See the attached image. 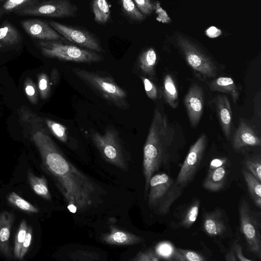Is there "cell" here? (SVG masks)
<instances>
[{
    "mask_svg": "<svg viewBox=\"0 0 261 261\" xmlns=\"http://www.w3.org/2000/svg\"><path fill=\"white\" fill-rule=\"evenodd\" d=\"M33 140L68 207L84 212L96 205L97 185L69 161L46 131L42 128L35 132Z\"/></svg>",
    "mask_w": 261,
    "mask_h": 261,
    "instance_id": "1",
    "label": "cell"
},
{
    "mask_svg": "<svg viewBox=\"0 0 261 261\" xmlns=\"http://www.w3.org/2000/svg\"><path fill=\"white\" fill-rule=\"evenodd\" d=\"M185 145V133L180 124L155 109L143 147L145 199L151 176L161 170L169 172L172 164L180 159V151Z\"/></svg>",
    "mask_w": 261,
    "mask_h": 261,
    "instance_id": "2",
    "label": "cell"
},
{
    "mask_svg": "<svg viewBox=\"0 0 261 261\" xmlns=\"http://www.w3.org/2000/svg\"><path fill=\"white\" fill-rule=\"evenodd\" d=\"M174 44L199 79L205 80L216 77L218 69L215 61L191 38L176 32Z\"/></svg>",
    "mask_w": 261,
    "mask_h": 261,
    "instance_id": "3",
    "label": "cell"
},
{
    "mask_svg": "<svg viewBox=\"0 0 261 261\" xmlns=\"http://www.w3.org/2000/svg\"><path fill=\"white\" fill-rule=\"evenodd\" d=\"M72 72L101 97L115 107L123 110L129 108L126 93L109 73L78 68H73Z\"/></svg>",
    "mask_w": 261,
    "mask_h": 261,
    "instance_id": "4",
    "label": "cell"
},
{
    "mask_svg": "<svg viewBox=\"0 0 261 261\" xmlns=\"http://www.w3.org/2000/svg\"><path fill=\"white\" fill-rule=\"evenodd\" d=\"M183 190L166 173H157L150 179L147 194L150 208L161 215L169 213L172 204L181 196Z\"/></svg>",
    "mask_w": 261,
    "mask_h": 261,
    "instance_id": "5",
    "label": "cell"
},
{
    "mask_svg": "<svg viewBox=\"0 0 261 261\" xmlns=\"http://www.w3.org/2000/svg\"><path fill=\"white\" fill-rule=\"evenodd\" d=\"M38 45L44 56L60 60L91 63L103 60L96 51L67 42L64 38L57 40H39Z\"/></svg>",
    "mask_w": 261,
    "mask_h": 261,
    "instance_id": "6",
    "label": "cell"
},
{
    "mask_svg": "<svg viewBox=\"0 0 261 261\" xmlns=\"http://www.w3.org/2000/svg\"><path fill=\"white\" fill-rule=\"evenodd\" d=\"M92 140L101 155L108 162L126 170L127 168L124 149L117 131L107 129L103 134L98 132L91 133Z\"/></svg>",
    "mask_w": 261,
    "mask_h": 261,
    "instance_id": "7",
    "label": "cell"
},
{
    "mask_svg": "<svg viewBox=\"0 0 261 261\" xmlns=\"http://www.w3.org/2000/svg\"><path fill=\"white\" fill-rule=\"evenodd\" d=\"M240 231L248 249L261 259V222L259 214L253 211L249 203L242 200L239 206Z\"/></svg>",
    "mask_w": 261,
    "mask_h": 261,
    "instance_id": "8",
    "label": "cell"
},
{
    "mask_svg": "<svg viewBox=\"0 0 261 261\" xmlns=\"http://www.w3.org/2000/svg\"><path fill=\"white\" fill-rule=\"evenodd\" d=\"M77 10V7L69 0H38L14 13L19 15L64 18L74 17Z\"/></svg>",
    "mask_w": 261,
    "mask_h": 261,
    "instance_id": "9",
    "label": "cell"
},
{
    "mask_svg": "<svg viewBox=\"0 0 261 261\" xmlns=\"http://www.w3.org/2000/svg\"><path fill=\"white\" fill-rule=\"evenodd\" d=\"M207 144V137L203 133L191 146L175 179L182 190L194 178L201 163Z\"/></svg>",
    "mask_w": 261,
    "mask_h": 261,
    "instance_id": "10",
    "label": "cell"
},
{
    "mask_svg": "<svg viewBox=\"0 0 261 261\" xmlns=\"http://www.w3.org/2000/svg\"><path fill=\"white\" fill-rule=\"evenodd\" d=\"M48 23L65 39L72 43L96 52L103 51L99 39L89 31L54 21Z\"/></svg>",
    "mask_w": 261,
    "mask_h": 261,
    "instance_id": "11",
    "label": "cell"
},
{
    "mask_svg": "<svg viewBox=\"0 0 261 261\" xmlns=\"http://www.w3.org/2000/svg\"><path fill=\"white\" fill-rule=\"evenodd\" d=\"M202 226L204 232L211 237L224 238L232 234L227 215L220 208L204 213Z\"/></svg>",
    "mask_w": 261,
    "mask_h": 261,
    "instance_id": "12",
    "label": "cell"
},
{
    "mask_svg": "<svg viewBox=\"0 0 261 261\" xmlns=\"http://www.w3.org/2000/svg\"><path fill=\"white\" fill-rule=\"evenodd\" d=\"M184 102L190 123L196 127L204 110V96L202 87L197 84L192 85L186 94Z\"/></svg>",
    "mask_w": 261,
    "mask_h": 261,
    "instance_id": "13",
    "label": "cell"
},
{
    "mask_svg": "<svg viewBox=\"0 0 261 261\" xmlns=\"http://www.w3.org/2000/svg\"><path fill=\"white\" fill-rule=\"evenodd\" d=\"M261 140L256 129L243 118H240L238 127L232 140V147L241 151L247 147L260 146Z\"/></svg>",
    "mask_w": 261,
    "mask_h": 261,
    "instance_id": "14",
    "label": "cell"
},
{
    "mask_svg": "<svg viewBox=\"0 0 261 261\" xmlns=\"http://www.w3.org/2000/svg\"><path fill=\"white\" fill-rule=\"evenodd\" d=\"M21 25L29 36L39 40H57L63 38L48 22L41 19L23 20Z\"/></svg>",
    "mask_w": 261,
    "mask_h": 261,
    "instance_id": "15",
    "label": "cell"
},
{
    "mask_svg": "<svg viewBox=\"0 0 261 261\" xmlns=\"http://www.w3.org/2000/svg\"><path fill=\"white\" fill-rule=\"evenodd\" d=\"M212 101L216 106V112L224 135L229 140L232 125V112L229 99L225 95H218Z\"/></svg>",
    "mask_w": 261,
    "mask_h": 261,
    "instance_id": "16",
    "label": "cell"
},
{
    "mask_svg": "<svg viewBox=\"0 0 261 261\" xmlns=\"http://www.w3.org/2000/svg\"><path fill=\"white\" fill-rule=\"evenodd\" d=\"M200 200L195 198L188 203L180 206L176 212L175 226L176 227L189 228L197 220Z\"/></svg>",
    "mask_w": 261,
    "mask_h": 261,
    "instance_id": "17",
    "label": "cell"
},
{
    "mask_svg": "<svg viewBox=\"0 0 261 261\" xmlns=\"http://www.w3.org/2000/svg\"><path fill=\"white\" fill-rule=\"evenodd\" d=\"M102 241L106 244L116 246L133 245L144 241L140 236L130 232L120 229L111 225L109 233L102 236Z\"/></svg>",
    "mask_w": 261,
    "mask_h": 261,
    "instance_id": "18",
    "label": "cell"
},
{
    "mask_svg": "<svg viewBox=\"0 0 261 261\" xmlns=\"http://www.w3.org/2000/svg\"><path fill=\"white\" fill-rule=\"evenodd\" d=\"M14 220L12 213L5 211L0 213V253L9 259L12 258L9 238Z\"/></svg>",
    "mask_w": 261,
    "mask_h": 261,
    "instance_id": "19",
    "label": "cell"
},
{
    "mask_svg": "<svg viewBox=\"0 0 261 261\" xmlns=\"http://www.w3.org/2000/svg\"><path fill=\"white\" fill-rule=\"evenodd\" d=\"M226 180V170L224 165L209 169L202 186L212 192H217L224 187Z\"/></svg>",
    "mask_w": 261,
    "mask_h": 261,
    "instance_id": "20",
    "label": "cell"
},
{
    "mask_svg": "<svg viewBox=\"0 0 261 261\" xmlns=\"http://www.w3.org/2000/svg\"><path fill=\"white\" fill-rule=\"evenodd\" d=\"M156 62L157 55L153 47H149L144 50L138 58L140 70L150 79H153L155 76V67Z\"/></svg>",
    "mask_w": 261,
    "mask_h": 261,
    "instance_id": "21",
    "label": "cell"
},
{
    "mask_svg": "<svg viewBox=\"0 0 261 261\" xmlns=\"http://www.w3.org/2000/svg\"><path fill=\"white\" fill-rule=\"evenodd\" d=\"M19 31L11 23L6 20L0 24V44L3 47L15 46L21 42Z\"/></svg>",
    "mask_w": 261,
    "mask_h": 261,
    "instance_id": "22",
    "label": "cell"
},
{
    "mask_svg": "<svg viewBox=\"0 0 261 261\" xmlns=\"http://www.w3.org/2000/svg\"><path fill=\"white\" fill-rule=\"evenodd\" d=\"M209 87L213 91L223 92L229 94L234 103L239 97V91L233 80L228 77H219L209 83Z\"/></svg>",
    "mask_w": 261,
    "mask_h": 261,
    "instance_id": "23",
    "label": "cell"
},
{
    "mask_svg": "<svg viewBox=\"0 0 261 261\" xmlns=\"http://www.w3.org/2000/svg\"><path fill=\"white\" fill-rule=\"evenodd\" d=\"M27 178L34 192L46 200H51V196L48 189L46 179L43 176H36L30 170L27 171Z\"/></svg>",
    "mask_w": 261,
    "mask_h": 261,
    "instance_id": "24",
    "label": "cell"
},
{
    "mask_svg": "<svg viewBox=\"0 0 261 261\" xmlns=\"http://www.w3.org/2000/svg\"><path fill=\"white\" fill-rule=\"evenodd\" d=\"M178 91L175 83L170 74H166L163 81V96L165 101L173 109L178 107Z\"/></svg>",
    "mask_w": 261,
    "mask_h": 261,
    "instance_id": "25",
    "label": "cell"
},
{
    "mask_svg": "<svg viewBox=\"0 0 261 261\" xmlns=\"http://www.w3.org/2000/svg\"><path fill=\"white\" fill-rule=\"evenodd\" d=\"M243 175L246 183L250 196L259 208L261 207V184L251 173L243 170Z\"/></svg>",
    "mask_w": 261,
    "mask_h": 261,
    "instance_id": "26",
    "label": "cell"
},
{
    "mask_svg": "<svg viewBox=\"0 0 261 261\" xmlns=\"http://www.w3.org/2000/svg\"><path fill=\"white\" fill-rule=\"evenodd\" d=\"M92 9L94 20L98 23H107L110 17V7L107 0H92Z\"/></svg>",
    "mask_w": 261,
    "mask_h": 261,
    "instance_id": "27",
    "label": "cell"
},
{
    "mask_svg": "<svg viewBox=\"0 0 261 261\" xmlns=\"http://www.w3.org/2000/svg\"><path fill=\"white\" fill-rule=\"evenodd\" d=\"M38 0H5L0 6V19L5 15L31 5Z\"/></svg>",
    "mask_w": 261,
    "mask_h": 261,
    "instance_id": "28",
    "label": "cell"
},
{
    "mask_svg": "<svg viewBox=\"0 0 261 261\" xmlns=\"http://www.w3.org/2000/svg\"><path fill=\"white\" fill-rule=\"evenodd\" d=\"M8 201L15 207L29 213H37L39 209L14 192L7 196Z\"/></svg>",
    "mask_w": 261,
    "mask_h": 261,
    "instance_id": "29",
    "label": "cell"
},
{
    "mask_svg": "<svg viewBox=\"0 0 261 261\" xmlns=\"http://www.w3.org/2000/svg\"><path fill=\"white\" fill-rule=\"evenodd\" d=\"M122 10L132 20L141 21L146 18L138 9L134 0H120Z\"/></svg>",
    "mask_w": 261,
    "mask_h": 261,
    "instance_id": "30",
    "label": "cell"
},
{
    "mask_svg": "<svg viewBox=\"0 0 261 261\" xmlns=\"http://www.w3.org/2000/svg\"><path fill=\"white\" fill-rule=\"evenodd\" d=\"M45 123L50 132L60 141L67 143L68 136L67 128L62 124L49 119H46Z\"/></svg>",
    "mask_w": 261,
    "mask_h": 261,
    "instance_id": "31",
    "label": "cell"
},
{
    "mask_svg": "<svg viewBox=\"0 0 261 261\" xmlns=\"http://www.w3.org/2000/svg\"><path fill=\"white\" fill-rule=\"evenodd\" d=\"M28 225L25 220H23L18 227L15 236L14 248V257L19 259L20 251L24 242Z\"/></svg>",
    "mask_w": 261,
    "mask_h": 261,
    "instance_id": "32",
    "label": "cell"
},
{
    "mask_svg": "<svg viewBox=\"0 0 261 261\" xmlns=\"http://www.w3.org/2000/svg\"><path fill=\"white\" fill-rule=\"evenodd\" d=\"M69 257L75 261L98 260L99 255L96 252L84 250H77L69 254Z\"/></svg>",
    "mask_w": 261,
    "mask_h": 261,
    "instance_id": "33",
    "label": "cell"
},
{
    "mask_svg": "<svg viewBox=\"0 0 261 261\" xmlns=\"http://www.w3.org/2000/svg\"><path fill=\"white\" fill-rule=\"evenodd\" d=\"M175 248L171 243L164 241L159 243L156 246L154 251L160 259L171 260Z\"/></svg>",
    "mask_w": 261,
    "mask_h": 261,
    "instance_id": "34",
    "label": "cell"
},
{
    "mask_svg": "<svg viewBox=\"0 0 261 261\" xmlns=\"http://www.w3.org/2000/svg\"><path fill=\"white\" fill-rule=\"evenodd\" d=\"M245 165L250 172L261 182V161L260 155L248 158L245 161Z\"/></svg>",
    "mask_w": 261,
    "mask_h": 261,
    "instance_id": "35",
    "label": "cell"
},
{
    "mask_svg": "<svg viewBox=\"0 0 261 261\" xmlns=\"http://www.w3.org/2000/svg\"><path fill=\"white\" fill-rule=\"evenodd\" d=\"M147 96L152 100H156L158 96V92L155 85L149 79L145 76H140Z\"/></svg>",
    "mask_w": 261,
    "mask_h": 261,
    "instance_id": "36",
    "label": "cell"
},
{
    "mask_svg": "<svg viewBox=\"0 0 261 261\" xmlns=\"http://www.w3.org/2000/svg\"><path fill=\"white\" fill-rule=\"evenodd\" d=\"M139 11L145 16L150 15L155 10V4L150 0H134Z\"/></svg>",
    "mask_w": 261,
    "mask_h": 261,
    "instance_id": "37",
    "label": "cell"
},
{
    "mask_svg": "<svg viewBox=\"0 0 261 261\" xmlns=\"http://www.w3.org/2000/svg\"><path fill=\"white\" fill-rule=\"evenodd\" d=\"M131 260L134 261H158L160 258L154 250L148 249L140 251Z\"/></svg>",
    "mask_w": 261,
    "mask_h": 261,
    "instance_id": "38",
    "label": "cell"
},
{
    "mask_svg": "<svg viewBox=\"0 0 261 261\" xmlns=\"http://www.w3.org/2000/svg\"><path fill=\"white\" fill-rule=\"evenodd\" d=\"M183 256L185 261H203L205 258L201 254L188 249L176 248Z\"/></svg>",
    "mask_w": 261,
    "mask_h": 261,
    "instance_id": "39",
    "label": "cell"
},
{
    "mask_svg": "<svg viewBox=\"0 0 261 261\" xmlns=\"http://www.w3.org/2000/svg\"><path fill=\"white\" fill-rule=\"evenodd\" d=\"M33 238V231L32 228L28 226V229L27 231L24 240V242L22 244L21 251H20V257L19 260H22L25 256V254H27L30 246L31 244V242Z\"/></svg>",
    "mask_w": 261,
    "mask_h": 261,
    "instance_id": "40",
    "label": "cell"
},
{
    "mask_svg": "<svg viewBox=\"0 0 261 261\" xmlns=\"http://www.w3.org/2000/svg\"><path fill=\"white\" fill-rule=\"evenodd\" d=\"M39 88L42 97L43 98H47L49 93L50 87L47 76L44 74L40 76L39 81Z\"/></svg>",
    "mask_w": 261,
    "mask_h": 261,
    "instance_id": "41",
    "label": "cell"
},
{
    "mask_svg": "<svg viewBox=\"0 0 261 261\" xmlns=\"http://www.w3.org/2000/svg\"><path fill=\"white\" fill-rule=\"evenodd\" d=\"M234 251L238 260L240 261H252V260L246 258L243 254L242 247L241 244L237 241H234L233 243Z\"/></svg>",
    "mask_w": 261,
    "mask_h": 261,
    "instance_id": "42",
    "label": "cell"
},
{
    "mask_svg": "<svg viewBox=\"0 0 261 261\" xmlns=\"http://www.w3.org/2000/svg\"><path fill=\"white\" fill-rule=\"evenodd\" d=\"M226 160L225 159H215L212 161L209 169H213L224 165Z\"/></svg>",
    "mask_w": 261,
    "mask_h": 261,
    "instance_id": "43",
    "label": "cell"
},
{
    "mask_svg": "<svg viewBox=\"0 0 261 261\" xmlns=\"http://www.w3.org/2000/svg\"><path fill=\"white\" fill-rule=\"evenodd\" d=\"M225 260L227 261H237L238 260L237 257L236 256L234 247L233 244L228 251V252L225 255Z\"/></svg>",
    "mask_w": 261,
    "mask_h": 261,
    "instance_id": "44",
    "label": "cell"
},
{
    "mask_svg": "<svg viewBox=\"0 0 261 261\" xmlns=\"http://www.w3.org/2000/svg\"><path fill=\"white\" fill-rule=\"evenodd\" d=\"M25 92L28 96L32 97L35 94V90L32 85H28L25 87Z\"/></svg>",
    "mask_w": 261,
    "mask_h": 261,
    "instance_id": "45",
    "label": "cell"
},
{
    "mask_svg": "<svg viewBox=\"0 0 261 261\" xmlns=\"http://www.w3.org/2000/svg\"><path fill=\"white\" fill-rule=\"evenodd\" d=\"M4 1H5V0H0V2Z\"/></svg>",
    "mask_w": 261,
    "mask_h": 261,
    "instance_id": "46",
    "label": "cell"
},
{
    "mask_svg": "<svg viewBox=\"0 0 261 261\" xmlns=\"http://www.w3.org/2000/svg\"><path fill=\"white\" fill-rule=\"evenodd\" d=\"M1 47H2V46H1V44H0V48H1Z\"/></svg>",
    "mask_w": 261,
    "mask_h": 261,
    "instance_id": "47",
    "label": "cell"
}]
</instances>
